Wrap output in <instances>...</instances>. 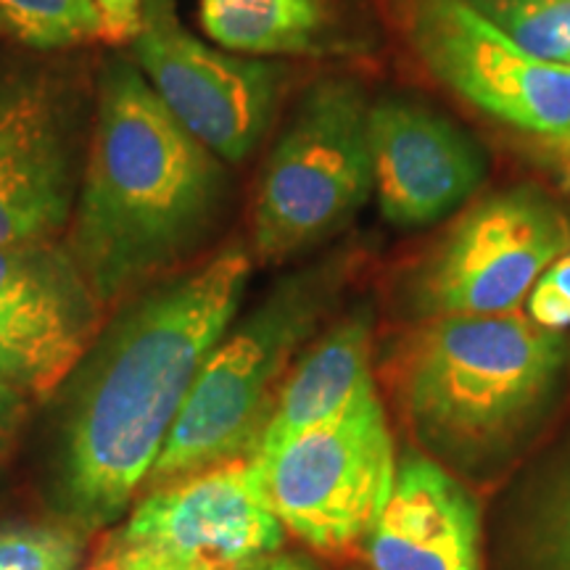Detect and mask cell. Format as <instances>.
Returning a JSON list of instances; mask_svg holds the SVG:
<instances>
[{
	"label": "cell",
	"instance_id": "obj_1",
	"mask_svg": "<svg viewBox=\"0 0 570 570\" xmlns=\"http://www.w3.org/2000/svg\"><path fill=\"white\" fill-rule=\"evenodd\" d=\"M252 256L233 244L127 298L82 356L63 415L59 489L80 529L122 515L159 458L206 356L244 302Z\"/></svg>",
	"mask_w": 570,
	"mask_h": 570
},
{
	"label": "cell",
	"instance_id": "obj_2",
	"mask_svg": "<svg viewBox=\"0 0 570 570\" xmlns=\"http://www.w3.org/2000/svg\"><path fill=\"white\" fill-rule=\"evenodd\" d=\"M230 198L227 164L161 104L130 53L96 67V114L67 246L104 309L180 267Z\"/></svg>",
	"mask_w": 570,
	"mask_h": 570
},
{
	"label": "cell",
	"instance_id": "obj_3",
	"mask_svg": "<svg viewBox=\"0 0 570 570\" xmlns=\"http://www.w3.org/2000/svg\"><path fill=\"white\" fill-rule=\"evenodd\" d=\"M566 367L562 333L529 317H439L404 341L396 394L428 458L460 473H489L537 436Z\"/></svg>",
	"mask_w": 570,
	"mask_h": 570
},
{
	"label": "cell",
	"instance_id": "obj_4",
	"mask_svg": "<svg viewBox=\"0 0 570 570\" xmlns=\"http://www.w3.org/2000/svg\"><path fill=\"white\" fill-rule=\"evenodd\" d=\"M354 267V248L327 254L281 277L248 315L238 323L233 320L206 356L151 473L142 481L148 491L248 458L283 377L336 312Z\"/></svg>",
	"mask_w": 570,
	"mask_h": 570
},
{
	"label": "cell",
	"instance_id": "obj_5",
	"mask_svg": "<svg viewBox=\"0 0 570 570\" xmlns=\"http://www.w3.org/2000/svg\"><path fill=\"white\" fill-rule=\"evenodd\" d=\"M370 96L356 77L312 80L269 148L256 185L252 240L283 265L336 238L373 194Z\"/></svg>",
	"mask_w": 570,
	"mask_h": 570
},
{
	"label": "cell",
	"instance_id": "obj_6",
	"mask_svg": "<svg viewBox=\"0 0 570 570\" xmlns=\"http://www.w3.org/2000/svg\"><path fill=\"white\" fill-rule=\"evenodd\" d=\"M92 114L96 69L61 59L0 67V248L67 230Z\"/></svg>",
	"mask_w": 570,
	"mask_h": 570
},
{
	"label": "cell",
	"instance_id": "obj_7",
	"mask_svg": "<svg viewBox=\"0 0 570 570\" xmlns=\"http://www.w3.org/2000/svg\"><path fill=\"white\" fill-rule=\"evenodd\" d=\"M570 252V219L533 183L494 190L470 204L404 275L412 317H470L515 312L537 277Z\"/></svg>",
	"mask_w": 570,
	"mask_h": 570
},
{
	"label": "cell",
	"instance_id": "obj_8",
	"mask_svg": "<svg viewBox=\"0 0 570 570\" xmlns=\"http://www.w3.org/2000/svg\"><path fill=\"white\" fill-rule=\"evenodd\" d=\"M246 460L283 529L327 554L365 544L399 465L377 389L267 458Z\"/></svg>",
	"mask_w": 570,
	"mask_h": 570
},
{
	"label": "cell",
	"instance_id": "obj_9",
	"mask_svg": "<svg viewBox=\"0 0 570 570\" xmlns=\"http://www.w3.org/2000/svg\"><path fill=\"white\" fill-rule=\"evenodd\" d=\"M386 9L441 88L510 130L570 142V67L520 48L468 0H386Z\"/></svg>",
	"mask_w": 570,
	"mask_h": 570
},
{
	"label": "cell",
	"instance_id": "obj_10",
	"mask_svg": "<svg viewBox=\"0 0 570 570\" xmlns=\"http://www.w3.org/2000/svg\"><path fill=\"white\" fill-rule=\"evenodd\" d=\"M127 46L177 122L225 164H244L262 146L294 75L283 61L198 40L183 27L177 0H142Z\"/></svg>",
	"mask_w": 570,
	"mask_h": 570
},
{
	"label": "cell",
	"instance_id": "obj_11",
	"mask_svg": "<svg viewBox=\"0 0 570 570\" xmlns=\"http://www.w3.org/2000/svg\"><path fill=\"white\" fill-rule=\"evenodd\" d=\"M104 312L67 240L0 248V377L51 394L101 336Z\"/></svg>",
	"mask_w": 570,
	"mask_h": 570
},
{
	"label": "cell",
	"instance_id": "obj_12",
	"mask_svg": "<svg viewBox=\"0 0 570 570\" xmlns=\"http://www.w3.org/2000/svg\"><path fill=\"white\" fill-rule=\"evenodd\" d=\"M367 135L373 194L383 217L404 230L452 217L489 177L481 140L417 98L389 92L370 101Z\"/></svg>",
	"mask_w": 570,
	"mask_h": 570
},
{
	"label": "cell",
	"instance_id": "obj_13",
	"mask_svg": "<svg viewBox=\"0 0 570 570\" xmlns=\"http://www.w3.org/2000/svg\"><path fill=\"white\" fill-rule=\"evenodd\" d=\"M119 533L225 570L256 566L285 539L246 458L151 489Z\"/></svg>",
	"mask_w": 570,
	"mask_h": 570
},
{
	"label": "cell",
	"instance_id": "obj_14",
	"mask_svg": "<svg viewBox=\"0 0 570 570\" xmlns=\"http://www.w3.org/2000/svg\"><path fill=\"white\" fill-rule=\"evenodd\" d=\"M365 554L373 570H483L479 502L441 462L407 454Z\"/></svg>",
	"mask_w": 570,
	"mask_h": 570
},
{
	"label": "cell",
	"instance_id": "obj_15",
	"mask_svg": "<svg viewBox=\"0 0 570 570\" xmlns=\"http://www.w3.org/2000/svg\"><path fill=\"white\" fill-rule=\"evenodd\" d=\"M202 27L254 59H365L381 48L370 0H202Z\"/></svg>",
	"mask_w": 570,
	"mask_h": 570
},
{
	"label": "cell",
	"instance_id": "obj_16",
	"mask_svg": "<svg viewBox=\"0 0 570 570\" xmlns=\"http://www.w3.org/2000/svg\"><path fill=\"white\" fill-rule=\"evenodd\" d=\"M375 389L373 312L367 304L333 320L291 365L275 404L248 458H267L277 449L336 417L356 396Z\"/></svg>",
	"mask_w": 570,
	"mask_h": 570
},
{
	"label": "cell",
	"instance_id": "obj_17",
	"mask_svg": "<svg viewBox=\"0 0 570 570\" xmlns=\"http://www.w3.org/2000/svg\"><path fill=\"white\" fill-rule=\"evenodd\" d=\"M499 554L502 570H570V441L512 499Z\"/></svg>",
	"mask_w": 570,
	"mask_h": 570
},
{
	"label": "cell",
	"instance_id": "obj_18",
	"mask_svg": "<svg viewBox=\"0 0 570 570\" xmlns=\"http://www.w3.org/2000/svg\"><path fill=\"white\" fill-rule=\"evenodd\" d=\"M0 32L38 53L106 40L96 0H0Z\"/></svg>",
	"mask_w": 570,
	"mask_h": 570
},
{
	"label": "cell",
	"instance_id": "obj_19",
	"mask_svg": "<svg viewBox=\"0 0 570 570\" xmlns=\"http://www.w3.org/2000/svg\"><path fill=\"white\" fill-rule=\"evenodd\" d=\"M539 59L570 67V0H468Z\"/></svg>",
	"mask_w": 570,
	"mask_h": 570
},
{
	"label": "cell",
	"instance_id": "obj_20",
	"mask_svg": "<svg viewBox=\"0 0 570 570\" xmlns=\"http://www.w3.org/2000/svg\"><path fill=\"white\" fill-rule=\"evenodd\" d=\"M82 547V533L71 525H3L0 570H80Z\"/></svg>",
	"mask_w": 570,
	"mask_h": 570
},
{
	"label": "cell",
	"instance_id": "obj_21",
	"mask_svg": "<svg viewBox=\"0 0 570 570\" xmlns=\"http://www.w3.org/2000/svg\"><path fill=\"white\" fill-rule=\"evenodd\" d=\"M88 570H225L214 566L209 560L190 558L167 550V547L148 544V541H132L114 533V537L101 547L96 560L90 562Z\"/></svg>",
	"mask_w": 570,
	"mask_h": 570
},
{
	"label": "cell",
	"instance_id": "obj_22",
	"mask_svg": "<svg viewBox=\"0 0 570 570\" xmlns=\"http://www.w3.org/2000/svg\"><path fill=\"white\" fill-rule=\"evenodd\" d=\"M529 320L554 333L570 327V252L537 277L529 291Z\"/></svg>",
	"mask_w": 570,
	"mask_h": 570
},
{
	"label": "cell",
	"instance_id": "obj_23",
	"mask_svg": "<svg viewBox=\"0 0 570 570\" xmlns=\"http://www.w3.org/2000/svg\"><path fill=\"white\" fill-rule=\"evenodd\" d=\"M142 0H96L98 11L104 17L106 40L130 42L140 24Z\"/></svg>",
	"mask_w": 570,
	"mask_h": 570
},
{
	"label": "cell",
	"instance_id": "obj_24",
	"mask_svg": "<svg viewBox=\"0 0 570 570\" xmlns=\"http://www.w3.org/2000/svg\"><path fill=\"white\" fill-rule=\"evenodd\" d=\"M17 402H19L17 389H13L9 381L0 377V428H3V423H9L13 410H17Z\"/></svg>",
	"mask_w": 570,
	"mask_h": 570
},
{
	"label": "cell",
	"instance_id": "obj_25",
	"mask_svg": "<svg viewBox=\"0 0 570 570\" xmlns=\"http://www.w3.org/2000/svg\"><path fill=\"white\" fill-rule=\"evenodd\" d=\"M256 570H315V568L304 566V562H296V560H273V562H265V566H259Z\"/></svg>",
	"mask_w": 570,
	"mask_h": 570
},
{
	"label": "cell",
	"instance_id": "obj_26",
	"mask_svg": "<svg viewBox=\"0 0 570 570\" xmlns=\"http://www.w3.org/2000/svg\"><path fill=\"white\" fill-rule=\"evenodd\" d=\"M566 146H568V154H566V159H562L560 173H562V183H566L568 190H570V142H566Z\"/></svg>",
	"mask_w": 570,
	"mask_h": 570
}]
</instances>
